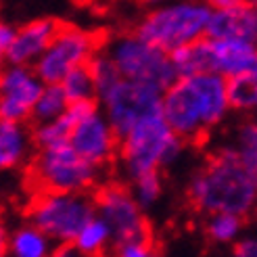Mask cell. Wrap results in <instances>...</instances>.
Returning <instances> with one entry per match:
<instances>
[{"label":"cell","instance_id":"obj_22","mask_svg":"<svg viewBox=\"0 0 257 257\" xmlns=\"http://www.w3.org/2000/svg\"><path fill=\"white\" fill-rule=\"evenodd\" d=\"M69 107V100L63 92V88L59 84H44L40 96L36 100V107L32 113V119L30 123H44L50 119H57L59 115H63Z\"/></svg>","mask_w":257,"mask_h":257},{"label":"cell","instance_id":"obj_36","mask_svg":"<svg viewBox=\"0 0 257 257\" xmlns=\"http://www.w3.org/2000/svg\"><path fill=\"white\" fill-rule=\"evenodd\" d=\"M255 48H257V38H255Z\"/></svg>","mask_w":257,"mask_h":257},{"label":"cell","instance_id":"obj_12","mask_svg":"<svg viewBox=\"0 0 257 257\" xmlns=\"http://www.w3.org/2000/svg\"><path fill=\"white\" fill-rule=\"evenodd\" d=\"M44 88L34 67L9 65L0 71V119L30 123L36 100Z\"/></svg>","mask_w":257,"mask_h":257},{"label":"cell","instance_id":"obj_18","mask_svg":"<svg viewBox=\"0 0 257 257\" xmlns=\"http://www.w3.org/2000/svg\"><path fill=\"white\" fill-rule=\"evenodd\" d=\"M71 245L86 257H109L113 249V234L105 220L94 215L84 224V228L73 238Z\"/></svg>","mask_w":257,"mask_h":257},{"label":"cell","instance_id":"obj_8","mask_svg":"<svg viewBox=\"0 0 257 257\" xmlns=\"http://www.w3.org/2000/svg\"><path fill=\"white\" fill-rule=\"evenodd\" d=\"M161 98L163 90L157 86L119 78L102 92H98L96 102L107 115L115 134L121 138L136 121L161 111Z\"/></svg>","mask_w":257,"mask_h":257},{"label":"cell","instance_id":"obj_23","mask_svg":"<svg viewBox=\"0 0 257 257\" xmlns=\"http://www.w3.org/2000/svg\"><path fill=\"white\" fill-rule=\"evenodd\" d=\"M59 86L65 92L69 105H73V102H96V84L88 65L69 71L59 82Z\"/></svg>","mask_w":257,"mask_h":257},{"label":"cell","instance_id":"obj_14","mask_svg":"<svg viewBox=\"0 0 257 257\" xmlns=\"http://www.w3.org/2000/svg\"><path fill=\"white\" fill-rule=\"evenodd\" d=\"M213 40H249L255 42L257 38V3L247 0L238 7L211 11V19L207 25V36Z\"/></svg>","mask_w":257,"mask_h":257},{"label":"cell","instance_id":"obj_5","mask_svg":"<svg viewBox=\"0 0 257 257\" xmlns=\"http://www.w3.org/2000/svg\"><path fill=\"white\" fill-rule=\"evenodd\" d=\"M96 215L92 192L38 190L28 205V222L55 245H71L90 217Z\"/></svg>","mask_w":257,"mask_h":257},{"label":"cell","instance_id":"obj_25","mask_svg":"<svg viewBox=\"0 0 257 257\" xmlns=\"http://www.w3.org/2000/svg\"><path fill=\"white\" fill-rule=\"evenodd\" d=\"M127 188L134 195L136 203L147 211L151 207H155L163 195V176L161 172L140 174L132 180H127Z\"/></svg>","mask_w":257,"mask_h":257},{"label":"cell","instance_id":"obj_19","mask_svg":"<svg viewBox=\"0 0 257 257\" xmlns=\"http://www.w3.org/2000/svg\"><path fill=\"white\" fill-rule=\"evenodd\" d=\"M170 59L176 71V78H186V75H197V73H211L207 38L174 50V53H170Z\"/></svg>","mask_w":257,"mask_h":257},{"label":"cell","instance_id":"obj_11","mask_svg":"<svg viewBox=\"0 0 257 257\" xmlns=\"http://www.w3.org/2000/svg\"><path fill=\"white\" fill-rule=\"evenodd\" d=\"M73 105L78 107V117L73 121L67 143L80 157L102 172L117 159L119 136L115 134L98 102H73Z\"/></svg>","mask_w":257,"mask_h":257},{"label":"cell","instance_id":"obj_13","mask_svg":"<svg viewBox=\"0 0 257 257\" xmlns=\"http://www.w3.org/2000/svg\"><path fill=\"white\" fill-rule=\"evenodd\" d=\"M59 25H61L59 21L44 17L23 23L21 28H15V34H13V40L9 46V63L11 65L34 67L36 61L48 48V44L53 42Z\"/></svg>","mask_w":257,"mask_h":257},{"label":"cell","instance_id":"obj_35","mask_svg":"<svg viewBox=\"0 0 257 257\" xmlns=\"http://www.w3.org/2000/svg\"><path fill=\"white\" fill-rule=\"evenodd\" d=\"M94 3H117V0H94Z\"/></svg>","mask_w":257,"mask_h":257},{"label":"cell","instance_id":"obj_31","mask_svg":"<svg viewBox=\"0 0 257 257\" xmlns=\"http://www.w3.org/2000/svg\"><path fill=\"white\" fill-rule=\"evenodd\" d=\"M211 11H224V9H232V7H238L242 3H247V0H205Z\"/></svg>","mask_w":257,"mask_h":257},{"label":"cell","instance_id":"obj_26","mask_svg":"<svg viewBox=\"0 0 257 257\" xmlns=\"http://www.w3.org/2000/svg\"><path fill=\"white\" fill-rule=\"evenodd\" d=\"M230 147L238 153L240 159L245 161L249 168H253L257 172V121L255 119L238 125Z\"/></svg>","mask_w":257,"mask_h":257},{"label":"cell","instance_id":"obj_27","mask_svg":"<svg viewBox=\"0 0 257 257\" xmlns=\"http://www.w3.org/2000/svg\"><path fill=\"white\" fill-rule=\"evenodd\" d=\"M109 257H161L153 238H138L113 245Z\"/></svg>","mask_w":257,"mask_h":257},{"label":"cell","instance_id":"obj_10","mask_svg":"<svg viewBox=\"0 0 257 257\" xmlns=\"http://www.w3.org/2000/svg\"><path fill=\"white\" fill-rule=\"evenodd\" d=\"M96 215L105 220L113 234V245L138 238H151V226L145 209L136 203L127 184L105 182L92 192Z\"/></svg>","mask_w":257,"mask_h":257},{"label":"cell","instance_id":"obj_2","mask_svg":"<svg viewBox=\"0 0 257 257\" xmlns=\"http://www.w3.org/2000/svg\"><path fill=\"white\" fill-rule=\"evenodd\" d=\"M232 111L228 80L217 73L176 78L163 90L161 113L184 143H197L220 125Z\"/></svg>","mask_w":257,"mask_h":257},{"label":"cell","instance_id":"obj_7","mask_svg":"<svg viewBox=\"0 0 257 257\" xmlns=\"http://www.w3.org/2000/svg\"><path fill=\"white\" fill-rule=\"evenodd\" d=\"M30 174L38 190L57 192H92L100 180V170L80 157L69 143L36 149Z\"/></svg>","mask_w":257,"mask_h":257},{"label":"cell","instance_id":"obj_16","mask_svg":"<svg viewBox=\"0 0 257 257\" xmlns=\"http://www.w3.org/2000/svg\"><path fill=\"white\" fill-rule=\"evenodd\" d=\"M32 125L0 119V176L23 168L34 155Z\"/></svg>","mask_w":257,"mask_h":257},{"label":"cell","instance_id":"obj_20","mask_svg":"<svg viewBox=\"0 0 257 257\" xmlns=\"http://www.w3.org/2000/svg\"><path fill=\"white\" fill-rule=\"evenodd\" d=\"M75 117H78V107L69 105L67 111L63 115H59L57 119H50V121H44V123L32 125L34 147L36 149H44V147H55V145L67 143Z\"/></svg>","mask_w":257,"mask_h":257},{"label":"cell","instance_id":"obj_30","mask_svg":"<svg viewBox=\"0 0 257 257\" xmlns=\"http://www.w3.org/2000/svg\"><path fill=\"white\" fill-rule=\"evenodd\" d=\"M50 257H86V255L80 253L73 245H57Z\"/></svg>","mask_w":257,"mask_h":257},{"label":"cell","instance_id":"obj_6","mask_svg":"<svg viewBox=\"0 0 257 257\" xmlns=\"http://www.w3.org/2000/svg\"><path fill=\"white\" fill-rule=\"evenodd\" d=\"M102 50L123 80L151 84L161 90L176 80L170 53L147 42L136 32H121L109 38L107 42H102Z\"/></svg>","mask_w":257,"mask_h":257},{"label":"cell","instance_id":"obj_32","mask_svg":"<svg viewBox=\"0 0 257 257\" xmlns=\"http://www.w3.org/2000/svg\"><path fill=\"white\" fill-rule=\"evenodd\" d=\"M0 257H7V232L0 230Z\"/></svg>","mask_w":257,"mask_h":257},{"label":"cell","instance_id":"obj_3","mask_svg":"<svg viewBox=\"0 0 257 257\" xmlns=\"http://www.w3.org/2000/svg\"><path fill=\"white\" fill-rule=\"evenodd\" d=\"M184 145L165 121L163 113L157 111L136 121L119 138L117 163L125 180L149 172H163L182 157Z\"/></svg>","mask_w":257,"mask_h":257},{"label":"cell","instance_id":"obj_21","mask_svg":"<svg viewBox=\"0 0 257 257\" xmlns=\"http://www.w3.org/2000/svg\"><path fill=\"white\" fill-rule=\"evenodd\" d=\"M228 98L232 111L253 113L257 109V65L228 80Z\"/></svg>","mask_w":257,"mask_h":257},{"label":"cell","instance_id":"obj_17","mask_svg":"<svg viewBox=\"0 0 257 257\" xmlns=\"http://www.w3.org/2000/svg\"><path fill=\"white\" fill-rule=\"evenodd\" d=\"M55 247V240L30 222L7 234V257H50Z\"/></svg>","mask_w":257,"mask_h":257},{"label":"cell","instance_id":"obj_28","mask_svg":"<svg viewBox=\"0 0 257 257\" xmlns=\"http://www.w3.org/2000/svg\"><path fill=\"white\" fill-rule=\"evenodd\" d=\"M13 34H15V28L0 19V71L9 65V46L13 40Z\"/></svg>","mask_w":257,"mask_h":257},{"label":"cell","instance_id":"obj_29","mask_svg":"<svg viewBox=\"0 0 257 257\" xmlns=\"http://www.w3.org/2000/svg\"><path fill=\"white\" fill-rule=\"evenodd\" d=\"M232 257H257V238L255 236H247V238H238Z\"/></svg>","mask_w":257,"mask_h":257},{"label":"cell","instance_id":"obj_9","mask_svg":"<svg viewBox=\"0 0 257 257\" xmlns=\"http://www.w3.org/2000/svg\"><path fill=\"white\" fill-rule=\"evenodd\" d=\"M100 46L94 34L75 25H59L53 42L36 61L34 71L44 84H59L69 71L88 65Z\"/></svg>","mask_w":257,"mask_h":257},{"label":"cell","instance_id":"obj_33","mask_svg":"<svg viewBox=\"0 0 257 257\" xmlns=\"http://www.w3.org/2000/svg\"><path fill=\"white\" fill-rule=\"evenodd\" d=\"M145 3H149V5H153V7H155V5H159V3H163V0H145Z\"/></svg>","mask_w":257,"mask_h":257},{"label":"cell","instance_id":"obj_24","mask_svg":"<svg viewBox=\"0 0 257 257\" xmlns=\"http://www.w3.org/2000/svg\"><path fill=\"white\" fill-rule=\"evenodd\" d=\"M242 232V217L236 213H209L207 222H205V234L209 240L217 242V245H230L236 242Z\"/></svg>","mask_w":257,"mask_h":257},{"label":"cell","instance_id":"obj_15","mask_svg":"<svg viewBox=\"0 0 257 257\" xmlns=\"http://www.w3.org/2000/svg\"><path fill=\"white\" fill-rule=\"evenodd\" d=\"M209 42V63L211 73H217L222 78L230 80L234 75L245 73L247 69L257 65V48L255 42L249 40H213L207 38Z\"/></svg>","mask_w":257,"mask_h":257},{"label":"cell","instance_id":"obj_4","mask_svg":"<svg viewBox=\"0 0 257 257\" xmlns=\"http://www.w3.org/2000/svg\"><path fill=\"white\" fill-rule=\"evenodd\" d=\"M211 7L205 0H174L159 3L138 19L134 30L147 42L165 53L182 48L207 36Z\"/></svg>","mask_w":257,"mask_h":257},{"label":"cell","instance_id":"obj_34","mask_svg":"<svg viewBox=\"0 0 257 257\" xmlns=\"http://www.w3.org/2000/svg\"><path fill=\"white\" fill-rule=\"evenodd\" d=\"M0 230H5L3 228V207H0Z\"/></svg>","mask_w":257,"mask_h":257},{"label":"cell","instance_id":"obj_1","mask_svg":"<svg viewBox=\"0 0 257 257\" xmlns=\"http://www.w3.org/2000/svg\"><path fill=\"white\" fill-rule=\"evenodd\" d=\"M188 201L201 213L249 215L257 207V172L232 147H222L190 176Z\"/></svg>","mask_w":257,"mask_h":257}]
</instances>
